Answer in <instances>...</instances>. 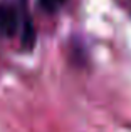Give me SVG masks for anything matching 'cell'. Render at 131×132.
Segmentation results:
<instances>
[{
  "instance_id": "1",
  "label": "cell",
  "mask_w": 131,
  "mask_h": 132,
  "mask_svg": "<svg viewBox=\"0 0 131 132\" xmlns=\"http://www.w3.org/2000/svg\"><path fill=\"white\" fill-rule=\"evenodd\" d=\"M22 22L17 9L10 3H0V32L7 37H13L20 29Z\"/></svg>"
},
{
  "instance_id": "2",
  "label": "cell",
  "mask_w": 131,
  "mask_h": 132,
  "mask_svg": "<svg viewBox=\"0 0 131 132\" xmlns=\"http://www.w3.org/2000/svg\"><path fill=\"white\" fill-rule=\"evenodd\" d=\"M22 45L25 48H32L35 42V30H34V23L29 17H25L22 22Z\"/></svg>"
},
{
  "instance_id": "3",
  "label": "cell",
  "mask_w": 131,
  "mask_h": 132,
  "mask_svg": "<svg viewBox=\"0 0 131 132\" xmlns=\"http://www.w3.org/2000/svg\"><path fill=\"white\" fill-rule=\"evenodd\" d=\"M66 2L67 0H37V5L46 13H56L59 9H62Z\"/></svg>"
}]
</instances>
